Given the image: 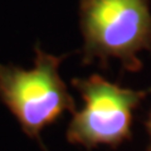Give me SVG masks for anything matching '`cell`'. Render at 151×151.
I'll return each instance as SVG.
<instances>
[{
    "label": "cell",
    "mask_w": 151,
    "mask_h": 151,
    "mask_svg": "<svg viewBox=\"0 0 151 151\" xmlns=\"http://www.w3.org/2000/svg\"><path fill=\"white\" fill-rule=\"evenodd\" d=\"M82 64L106 69L111 59L122 70L140 72L139 54L151 52V0H79Z\"/></svg>",
    "instance_id": "6da1fadb"
},
{
    "label": "cell",
    "mask_w": 151,
    "mask_h": 151,
    "mask_svg": "<svg viewBox=\"0 0 151 151\" xmlns=\"http://www.w3.org/2000/svg\"><path fill=\"white\" fill-rule=\"evenodd\" d=\"M34 54L29 69L0 63V101L28 137L40 141L45 127L65 112L76 111V102L59 74V65L68 54L47 53L39 44L34 47Z\"/></svg>",
    "instance_id": "7a4b0ae2"
},
{
    "label": "cell",
    "mask_w": 151,
    "mask_h": 151,
    "mask_svg": "<svg viewBox=\"0 0 151 151\" xmlns=\"http://www.w3.org/2000/svg\"><path fill=\"white\" fill-rule=\"evenodd\" d=\"M83 106L73 112L65 137L88 150L98 146L117 149L132 137L134 112L151 94V88L132 89L110 82L100 74L73 78Z\"/></svg>",
    "instance_id": "3957f363"
},
{
    "label": "cell",
    "mask_w": 151,
    "mask_h": 151,
    "mask_svg": "<svg viewBox=\"0 0 151 151\" xmlns=\"http://www.w3.org/2000/svg\"><path fill=\"white\" fill-rule=\"evenodd\" d=\"M145 127H146V131H147V135H149V139H150L147 151H151V110L149 111L147 119H146V121H145Z\"/></svg>",
    "instance_id": "277c9868"
}]
</instances>
